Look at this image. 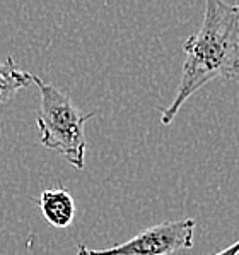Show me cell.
<instances>
[{"instance_id":"1","label":"cell","mask_w":239,"mask_h":255,"mask_svg":"<svg viewBox=\"0 0 239 255\" xmlns=\"http://www.w3.org/2000/svg\"><path fill=\"white\" fill-rule=\"evenodd\" d=\"M185 64L173 103L160 108L169 125L183 105L210 81L239 77V3L207 0L202 26L183 43Z\"/></svg>"},{"instance_id":"2","label":"cell","mask_w":239,"mask_h":255,"mask_svg":"<svg viewBox=\"0 0 239 255\" xmlns=\"http://www.w3.org/2000/svg\"><path fill=\"white\" fill-rule=\"evenodd\" d=\"M34 84L41 93V105L36 113V124L40 140L46 149L60 152L77 170L84 168L85 135L84 125L94 117V112L82 113L74 105L69 94L53 84L33 77Z\"/></svg>"},{"instance_id":"3","label":"cell","mask_w":239,"mask_h":255,"mask_svg":"<svg viewBox=\"0 0 239 255\" xmlns=\"http://www.w3.org/2000/svg\"><path fill=\"white\" fill-rule=\"evenodd\" d=\"M195 219H171L149 226L123 243L106 249L77 247V255H173L193 247Z\"/></svg>"},{"instance_id":"4","label":"cell","mask_w":239,"mask_h":255,"mask_svg":"<svg viewBox=\"0 0 239 255\" xmlns=\"http://www.w3.org/2000/svg\"><path fill=\"white\" fill-rule=\"evenodd\" d=\"M43 218L53 228H67L76 218V202L65 188H48L38 199Z\"/></svg>"},{"instance_id":"5","label":"cell","mask_w":239,"mask_h":255,"mask_svg":"<svg viewBox=\"0 0 239 255\" xmlns=\"http://www.w3.org/2000/svg\"><path fill=\"white\" fill-rule=\"evenodd\" d=\"M33 77V74L19 69L12 57L0 60V105L12 100L17 91L34 84Z\"/></svg>"},{"instance_id":"6","label":"cell","mask_w":239,"mask_h":255,"mask_svg":"<svg viewBox=\"0 0 239 255\" xmlns=\"http://www.w3.org/2000/svg\"><path fill=\"white\" fill-rule=\"evenodd\" d=\"M214 255H239V240L234 242L233 245L226 247L224 250H221V252L214 254Z\"/></svg>"}]
</instances>
